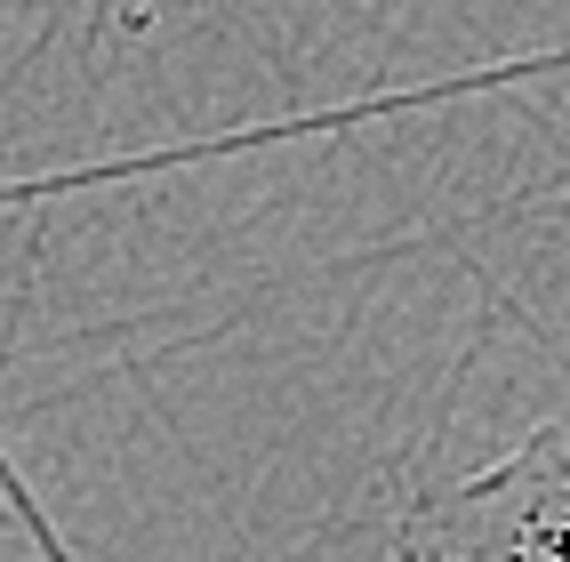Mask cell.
Instances as JSON below:
<instances>
[{"instance_id":"cell-1","label":"cell","mask_w":570,"mask_h":562,"mask_svg":"<svg viewBox=\"0 0 570 562\" xmlns=\"http://www.w3.org/2000/svg\"><path fill=\"white\" fill-rule=\"evenodd\" d=\"M394 562H570V426H539L482 474L410 499Z\"/></svg>"}]
</instances>
